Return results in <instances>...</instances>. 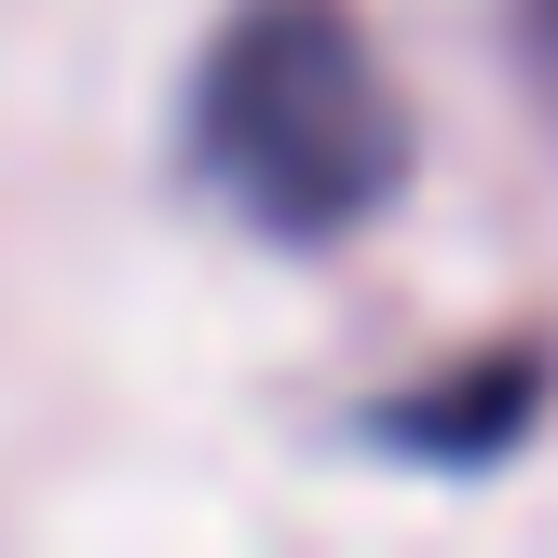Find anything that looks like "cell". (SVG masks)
I'll return each instance as SVG.
<instances>
[{"label":"cell","mask_w":558,"mask_h":558,"mask_svg":"<svg viewBox=\"0 0 558 558\" xmlns=\"http://www.w3.org/2000/svg\"><path fill=\"white\" fill-rule=\"evenodd\" d=\"M191 163L272 245H327V232L396 205L409 109L341 0H245L218 27L205 82H191Z\"/></svg>","instance_id":"6da1fadb"}]
</instances>
